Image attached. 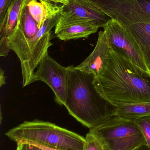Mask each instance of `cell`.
<instances>
[{"instance_id": "6da1fadb", "label": "cell", "mask_w": 150, "mask_h": 150, "mask_svg": "<svg viewBox=\"0 0 150 150\" xmlns=\"http://www.w3.org/2000/svg\"><path fill=\"white\" fill-rule=\"evenodd\" d=\"M93 83L102 98L118 104L150 100V79L139 74L122 56L111 48L107 65Z\"/></svg>"}, {"instance_id": "7a4b0ae2", "label": "cell", "mask_w": 150, "mask_h": 150, "mask_svg": "<svg viewBox=\"0 0 150 150\" xmlns=\"http://www.w3.org/2000/svg\"><path fill=\"white\" fill-rule=\"evenodd\" d=\"M68 69V92L65 107L70 115L90 129L113 116L115 107L99 94L93 83L94 76L74 66Z\"/></svg>"}, {"instance_id": "3957f363", "label": "cell", "mask_w": 150, "mask_h": 150, "mask_svg": "<svg viewBox=\"0 0 150 150\" xmlns=\"http://www.w3.org/2000/svg\"><path fill=\"white\" fill-rule=\"evenodd\" d=\"M18 144L56 150H83L85 137L54 123L38 120L24 121L5 134Z\"/></svg>"}, {"instance_id": "277c9868", "label": "cell", "mask_w": 150, "mask_h": 150, "mask_svg": "<svg viewBox=\"0 0 150 150\" xmlns=\"http://www.w3.org/2000/svg\"><path fill=\"white\" fill-rule=\"evenodd\" d=\"M91 129L103 141L105 150H138L146 145L145 137L134 120L113 116Z\"/></svg>"}, {"instance_id": "5b68a950", "label": "cell", "mask_w": 150, "mask_h": 150, "mask_svg": "<svg viewBox=\"0 0 150 150\" xmlns=\"http://www.w3.org/2000/svg\"><path fill=\"white\" fill-rule=\"evenodd\" d=\"M103 28L110 47L125 58L139 74L150 79V69L140 48L120 23L111 18Z\"/></svg>"}, {"instance_id": "8992f818", "label": "cell", "mask_w": 150, "mask_h": 150, "mask_svg": "<svg viewBox=\"0 0 150 150\" xmlns=\"http://www.w3.org/2000/svg\"><path fill=\"white\" fill-rule=\"evenodd\" d=\"M61 13L46 20L35 36L30 40L28 45V59L26 66L22 71L23 87L33 83L35 69L38 67L48 48L53 44L51 42L53 36L51 30L57 25Z\"/></svg>"}, {"instance_id": "52a82bcc", "label": "cell", "mask_w": 150, "mask_h": 150, "mask_svg": "<svg viewBox=\"0 0 150 150\" xmlns=\"http://www.w3.org/2000/svg\"><path fill=\"white\" fill-rule=\"evenodd\" d=\"M33 83L42 81L50 87L55 94V100L65 106L68 92V69L51 58L48 53L40 62Z\"/></svg>"}, {"instance_id": "ba28073f", "label": "cell", "mask_w": 150, "mask_h": 150, "mask_svg": "<svg viewBox=\"0 0 150 150\" xmlns=\"http://www.w3.org/2000/svg\"><path fill=\"white\" fill-rule=\"evenodd\" d=\"M61 16L55 31L70 25L96 21L104 28L111 19L105 13L85 0H69L66 5L63 4Z\"/></svg>"}, {"instance_id": "9c48e42d", "label": "cell", "mask_w": 150, "mask_h": 150, "mask_svg": "<svg viewBox=\"0 0 150 150\" xmlns=\"http://www.w3.org/2000/svg\"><path fill=\"white\" fill-rule=\"evenodd\" d=\"M111 53L105 31H100L96 46L92 53L76 68L82 72L97 77L100 74L105 68Z\"/></svg>"}, {"instance_id": "30bf717a", "label": "cell", "mask_w": 150, "mask_h": 150, "mask_svg": "<svg viewBox=\"0 0 150 150\" xmlns=\"http://www.w3.org/2000/svg\"><path fill=\"white\" fill-rule=\"evenodd\" d=\"M24 0H13L0 22V55L6 57L11 50L9 40L15 31Z\"/></svg>"}, {"instance_id": "8fae6325", "label": "cell", "mask_w": 150, "mask_h": 150, "mask_svg": "<svg viewBox=\"0 0 150 150\" xmlns=\"http://www.w3.org/2000/svg\"><path fill=\"white\" fill-rule=\"evenodd\" d=\"M120 24L138 45L150 69V24L145 23Z\"/></svg>"}, {"instance_id": "7c38bea8", "label": "cell", "mask_w": 150, "mask_h": 150, "mask_svg": "<svg viewBox=\"0 0 150 150\" xmlns=\"http://www.w3.org/2000/svg\"><path fill=\"white\" fill-rule=\"evenodd\" d=\"M102 25L96 21H91L82 23L74 24L55 31L56 37L61 40L87 38L92 34L96 33Z\"/></svg>"}, {"instance_id": "4fadbf2b", "label": "cell", "mask_w": 150, "mask_h": 150, "mask_svg": "<svg viewBox=\"0 0 150 150\" xmlns=\"http://www.w3.org/2000/svg\"><path fill=\"white\" fill-rule=\"evenodd\" d=\"M29 12L38 24L39 29L46 20L56 16L62 11V5L46 1L26 0Z\"/></svg>"}, {"instance_id": "5bb4252c", "label": "cell", "mask_w": 150, "mask_h": 150, "mask_svg": "<svg viewBox=\"0 0 150 150\" xmlns=\"http://www.w3.org/2000/svg\"><path fill=\"white\" fill-rule=\"evenodd\" d=\"M113 116L130 120L150 116V100L118 104L115 106Z\"/></svg>"}, {"instance_id": "9a60e30c", "label": "cell", "mask_w": 150, "mask_h": 150, "mask_svg": "<svg viewBox=\"0 0 150 150\" xmlns=\"http://www.w3.org/2000/svg\"><path fill=\"white\" fill-rule=\"evenodd\" d=\"M18 25L29 39L33 38L39 30L38 23L29 12L26 0L23 2Z\"/></svg>"}, {"instance_id": "2e32d148", "label": "cell", "mask_w": 150, "mask_h": 150, "mask_svg": "<svg viewBox=\"0 0 150 150\" xmlns=\"http://www.w3.org/2000/svg\"><path fill=\"white\" fill-rule=\"evenodd\" d=\"M85 140L83 150H105L103 141L92 129H90Z\"/></svg>"}, {"instance_id": "e0dca14e", "label": "cell", "mask_w": 150, "mask_h": 150, "mask_svg": "<svg viewBox=\"0 0 150 150\" xmlns=\"http://www.w3.org/2000/svg\"><path fill=\"white\" fill-rule=\"evenodd\" d=\"M134 120L144 136L146 145L150 149V116Z\"/></svg>"}, {"instance_id": "ac0fdd59", "label": "cell", "mask_w": 150, "mask_h": 150, "mask_svg": "<svg viewBox=\"0 0 150 150\" xmlns=\"http://www.w3.org/2000/svg\"><path fill=\"white\" fill-rule=\"evenodd\" d=\"M144 16L150 24V0H135Z\"/></svg>"}, {"instance_id": "d6986e66", "label": "cell", "mask_w": 150, "mask_h": 150, "mask_svg": "<svg viewBox=\"0 0 150 150\" xmlns=\"http://www.w3.org/2000/svg\"><path fill=\"white\" fill-rule=\"evenodd\" d=\"M13 0H0V22L4 18L6 11Z\"/></svg>"}, {"instance_id": "ffe728a7", "label": "cell", "mask_w": 150, "mask_h": 150, "mask_svg": "<svg viewBox=\"0 0 150 150\" xmlns=\"http://www.w3.org/2000/svg\"><path fill=\"white\" fill-rule=\"evenodd\" d=\"M6 76L4 75V71L1 68L0 69V86H2L5 84V80Z\"/></svg>"}, {"instance_id": "44dd1931", "label": "cell", "mask_w": 150, "mask_h": 150, "mask_svg": "<svg viewBox=\"0 0 150 150\" xmlns=\"http://www.w3.org/2000/svg\"><path fill=\"white\" fill-rule=\"evenodd\" d=\"M25 146L26 150H45L40 147L32 144H25Z\"/></svg>"}, {"instance_id": "7402d4cb", "label": "cell", "mask_w": 150, "mask_h": 150, "mask_svg": "<svg viewBox=\"0 0 150 150\" xmlns=\"http://www.w3.org/2000/svg\"><path fill=\"white\" fill-rule=\"evenodd\" d=\"M39 1H46L52 2L55 4H61L63 5H66L68 3L69 0H39Z\"/></svg>"}, {"instance_id": "603a6c76", "label": "cell", "mask_w": 150, "mask_h": 150, "mask_svg": "<svg viewBox=\"0 0 150 150\" xmlns=\"http://www.w3.org/2000/svg\"><path fill=\"white\" fill-rule=\"evenodd\" d=\"M16 150H26L25 144H18L17 146Z\"/></svg>"}, {"instance_id": "cb8c5ba5", "label": "cell", "mask_w": 150, "mask_h": 150, "mask_svg": "<svg viewBox=\"0 0 150 150\" xmlns=\"http://www.w3.org/2000/svg\"><path fill=\"white\" fill-rule=\"evenodd\" d=\"M150 150V149L148 148L147 145H145L144 146H142L141 148H140L139 150Z\"/></svg>"}, {"instance_id": "d4e9b609", "label": "cell", "mask_w": 150, "mask_h": 150, "mask_svg": "<svg viewBox=\"0 0 150 150\" xmlns=\"http://www.w3.org/2000/svg\"><path fill=\"white\" fill-rule=\"evenodd\" d=\"M38 147H39V146H38ZM40 147V148H42V149H44L45 150H56L51 149H48V148H44V147Z\"/></svg>"}]
</instances>
